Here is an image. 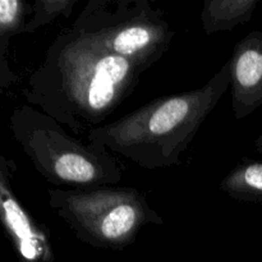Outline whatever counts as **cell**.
I'll use <instances>...</instances> for the list:
<instances>
[{
	"mask_svg": "<svg viewBox=\"0 0 262 262\" xmlns=\"http://www.w3.org/2000/svg\"><path fill=\"white\" fill-rule=\"evenodd\" d=\"M71 28L147 71L168 51L176 32L147 0H90Z\"/></svg>",
	"mask_w": 262,
	"mask_h": 262,
	"instance_id": "obj_5",
	"label": "cell"
},
{
	"mask_svg": "<svg viewBox=\"0 0 262 262\" xmlns=\"http://www.w3.org/2000/svg\"><path fill=\"white\" fill-rule=\"evenodd\" d=\"M230 66L232 110L237 120L262 105V32L252 31L233 49Z\"/></svg>",
	"mask_w": 262,
	"mask_h": 262,
	"instance_id": "obj_7",
	"label": "cell"
},
{
	"mask_svg": "<svg viewBox=\"0 0 262 262\" xmlns=\"http://www.w3.org/2000/svg\"><path fill=\"white\" fill-rule=\"evenodd\" d=\"M9 127L37 173L54 186L87 189L122 181V166L105 146L77 140L60 123L31 105L13 110Z\"/></svg>",
	"mask_w": 262,
	"mask_h": 262,
	"instance_id": "obj_3",
	"label": "cell"
},
{
	"mask_svg": "<svg viewBox=\"0 0 262 262\" xmlns=\"http://www.w3.org/2000/svg\"><path fill=\"white\" fill-rule=\"evenodd\" d=\"M0 225L22 262H55L51 234L22 205L13 187V163L0 150Z\"/></svg>",
	"mask_w": 262,
	"mask_h": 262,
	"instance_id": "obj_6",
	"label": "cell"
},
{
	"mask_svg": "<svg viewBox=\"0 0 262 262\" xmlns=\"http://www.w3.org/2000/svg\"><path fill=\"white\" fill-rule=\"evenodd\" d=\"M229 87L227 61L204 86L158 97L114 122L91 128L87 141L101 143L110 152L148 170L178 166Z\"/></svg>",
	"mask_w": 262,
	"mask_h": 262,
	"instance_id": "obj_2",
	"label": "cell"
},
{
	"mask_svg": "<svg viewBox=\"0 0 262 262\" xmlns=\"http://www.w3.org/2000/svg\"><path fill=\"white\" fill-rule=\"evenodd\" d=\"M258 0H206L201 10V23L206 35L232 31L250 22Z\"/></svg>",
	"mask_w": 262,
	"mask_h": 262,
	"instance_id": "obj_8",
	"label": "cell"
},
{
	"mask_svg": "<svg viewBox=\"0 0 262 262\" xmlns=\"http://www.w3.org/2000/svg\"><path fill=\"white\" fill-rule=\"evenodd\" d=\"M32 14V4L23 0H0V40H10L25 33L27 15Z\"/></svg>",
	"mask_w": 262,
	"mask_h": 262,
	"instance_id": "obj_11",
	"label": "cell"
},
{
	"mask_svg": "<svg viewBox=\"0 0 262 262\" xmlns=\"http://www.w3.org/2000/svg\"><path fill=\"white\" fill-rule=\"evenodd\" d=\"M10 40H0V95L17 82L18 76L8 60V49Z\"/></svg>",
	"mask_w": 262,
	"mask_h": 262,
	"instance_id": "obj_12",
	"label": "cell"
},
{
	"mask_svg": "<svg viewBox=\"0 0 262 262\" xmlns=\"http://www.w3.org/2000/svg\"><path fill=\"white\" fill-rule=\"evenodd\" d=\"M255 148L258 154L262 155V133L255 140Z\"/></svg>",
	"mask_w": 262,
	"mask_h": 262,
	"instance_id": "obj_13",
	"label": "cell"
},
{
	"mask_svg": "<svg viewBox=\"0 0 262 262\" xmlns=\"http://www.w3.org/2000/svg\"><path fill=\"white\" fill-rule=\"evenodd\" d=\"M143 73L133 61L69 27L49 45L23 96L79 135L90 125L100 127L133 94Z\"/></svg>",
	"mask_w": 262,
	"mask_h": 262,
	"instance_id": "obj_1",
	"label": "cell"
},
{
	"mask_svg": "<svg viewBox=\"0 0 262 262\" xmlns=\"http://www.w3.org/2000/svg\"><path fill=\"white\" fill-rule=\"evenodd\" d=\"M48 193L50 207L77 239L95 248L122 251L145 227L164 224L145 193L132 187L51 188Z\"/></svg>",
	"mask_w": 262,
	"mask_h": 262,
	"instance_id": "obj_4",
	"label": "cell"
},
{
	"mask_svg": "<svg viewBox=\"0 0 262 262\" xmlns=\"http://www.w3.org/2000/svg\"><path fill=\"white\" fill-rule=\"evenodd\" d=\"M78 0H36L32 3V17L27 20L25 33H33L58 18H68Z\"/></svg>",
	"mask_w": 262,
	"mask_h": 262,
	"instance_id": "obj_10",
	"label": "cell"
},
{
	"mask_svg": "<svg viewBox=\"0 0 262 262\" xmlns=\"http://www.w3.org/2000/svg\"><path fill=\"white\" fill-rule=\"evenodd\" d=\"M220 191L239 202H262V161L243 159L219 184Z\"/></svg>",
	"mask_w": 262,
	"mask_h": 262,
	"instance_id": "obj_9",
	"label": "cell"
}]
</instances>
